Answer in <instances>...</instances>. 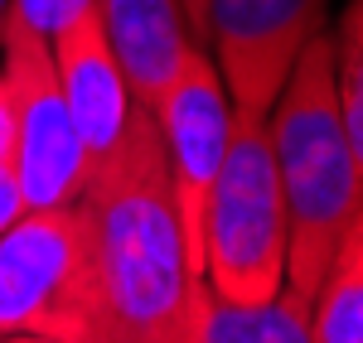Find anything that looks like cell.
I'll list each match as a JSON object with an SVG mask.
<instances>
[{"label": "cell", "mask_w": 363, "mask_h": 343, "mask_svg": "<svg viewBox=\"0 0 363 343\" xmlns=\"http://www.w3.org/2000/svg\"><path fill=\"white\" fill-rule=\"evenodd\" d=\"M83 203L107 343H194L203 276L189 257L150 112H136L116 155L87 174Z\"/></svg>", "instance_id": "1"}, {"label": "cell", "mask_w": 363, "mask_h": 343, "mask_svg": "<svg viewBox=\"0 0 363 343\" xmlns=\"http://www.w3.org/2000/svg\"><path fill=\"white\" fill-rule=\"evenodd\" d=\"M267 141L291 228L286 286L315 295L344 232L363 218V174L335 97V49L315 34L267 112Z\"/></svg>", "instance_id": "2"}, {"label": "cell", "mask_w": 363, "mask_h": 343, "mask_svg": "<svg viewBox=\"0 0 363 343\" xmlns=\"http://www.w3.org/2000/svg\"><path fill=\"white\" fill-rule=\"evenodd\" d=\"M0 339L107 343L83 199L20 213L0 232Z\"/></svg>", "instance_id": "3"}, {"label": "cell", "mask_w": 363, "mask_h": 343, "mask_svg": "<svg viewBox=\"0 0 363 343\" xmlns=\"http://www.w3.org/2000/svg\"><path fill=\"white\" fill-rule=\"evenodd\" d=\"M203 286L233 305H267L286 290L291 228L277 184L267 121L233 116L223 170L203 208Z\"/></svg>", "instance_id": "4"}, {"label": "cell", "mask_w": 363, "mask_h": 343, "mask_svg": "<svg viewBox=\"0 0 363 343\" xmlns=\"http://www.w3.org/2000/svg\"><path fill=\"white\" fill-rule=\"evenodd\" d=\"M0 78L10 97V170L20 184L25 213L78 203L87 189V150L78 141L73 112L63 102L54 49L25 29L5 25L0 39Z\"/></svg>", "instance_id": "5"}, {"label": "cell", "mask_w": 363, "mask_h": 343, "mask_svg": "<svg viewBox=\"0 0 363 343\" xmlns=\"http://www.w3.org/2000/svg\"><path fill=\"white\" fill-rule=\"evenodd\" d=\"M325 0H203L199 44L228 87L233 116L267 121L296 58L325 34Z\"/></svg>", "instance_id": "6"}, {"label": "cell", "mask_w": 363, "mask_h": 343, "mask_svg": "<svg viewBox=\"0 0 363 343\" xmlns=\"http://www.w3.org/2000/svg\"><path fill=\"white\" fill-rule=\"evenodd\" d=\"M150 121L160 131L174 208H179V223H184V237H189V257L203 276V247H199L203 208H208L213 179L223 170L228 141H233V102H228V87L203 44L184 58V68L174 73L165 97L155 102Z\"/></svg>", "instance_id": "7"}, {"label": "cell", "mask_w": 363, "mask_h": 343, "mask_svg": "<svg viewBox=\"0 0 363 343\" xmlns=\"http://www.w3.org/2000/svg\"><path fill=\"white\" fill-rule=\"evenodd\" d=\"M49 49H54L63 102H68L78 141L87 150V170H97L116 155V145L126 141L140 107L131 97V87H126V78H121V68H116L107 39H102L97 10L87 20H78L73 29H63Z\"/></svg>", "instance_id": "8"}, {"label": "cell", "mask_w": 363, "mask_h": 343, "mask_svg": "<svg viewBox=\"0 0 363 343\" xmlns=\"http://www.w3.org/2000/svg\"><path fill=\"white\" fill-rule=\"evenodd\" d=\"M97 25L140 112H155L184 58L199 49L184 0H97Z\"/></svg>", "instance_id": "9"}, {"label": "cell", "mask_w": 363, "mask_h": 343, "mask_svg": "<svg viewBox=\"0 0 363 343\" xmlns=\"http://www.w3.org/2000/svg\"><path fill=\"white\" fill-rule=\"evenodd\" d=\"M194 343H315L310 339V295L286 286L267 305H233L203 286L194 315Z\"/></svg>", "instance_id": "10"}, {"label": "cell", "mask_w": 363, "mask_h": 343, "mask_svg": "<svg viewBox=\"0 0 363 343\" xmlns=\"http://www.w3.org/2000/svg\"><path fill=\"white\" fill-rule=\"evenodd\" d=\"M310 339L363 343V218L344 232L320 286L310 295Z\"/></svg>", "instance_id": "11"}, {"label": "cell", "mask_w": 363, "mask_h": 343, "mask_svg": "<svg viewBox=\"0 0 363 343\" xmlns=\"http://www.w3.org/2000/svg\"><path fill=\"white\" fill-rule=\"evenodd\" d=\"M330 49H335L339 116H344V131H349V145H354V160L363 174V0H349L339 29L330 34Z\"/></svg>", "instance_id": "12"}, {"label": "cell", "mask_w": 363, "mask_h": 343, "mask_svg": "<svg viewBox=\"0 0 363 343\" xmlns=\"http://www.w3.org/2000/svg\"><path fill=\"white\" fill-rule=\"evenodd\" d=\"M97 10V0H10V25L54 44L63 29H73Z\"/></svg>", "instance_id": "13"}, {"label": "cell", "mask_w": 363, "mask_h": 343, "mask_svg": "<svg viewBox=\"0 0 363 343\" xmlns=\"http://www.w3.org/2000/svg\"><path fill=\"white\" fill-rule=\"evenodd\" d=\"M20 213H25V199H20L15 170H10V160H0V232L10 228V223H15Z\"/></svg>", "instance_id": "14"}, {"label": "cell", "mask_w": 363, "mask_h": 343, "mask_svg": "<svg viewBox=\"0 0 363 343\" xmlns=\"http://www.w3.org/2000/svg\"><path fill=\"white\" fill-rule=\"evenodd\" d=\"M10 97H5V78H0V160H10Z\"/></svg>", "instance_id": "15"}, {"label": "cell", "mask_w": 363, "mask_h": 343, "mask_svg": "<svg viewBox=\"0 0 363 343\" xmlns=\"http://www.w3.org/2000/svg\"><path fill=\"white\" fill-rule=\"evenodd\" d=\"M184 10H189V25H194V39H199V20H203V0H184Z\"/></svg>", "instance_id": "16"}, {"label": "cell", "mask_w": 363, "mask_h": 343, "mask_svg": "<svg viewBox=\"0 0 363 343\" xmlns=\"http://www.w3.org/2000/svg\"><path fill=\"white\" fill-rule=\"evenodd\" d=\"M5 25H10V0H0V39H5Z\"/></svg>", "instance_id": "17"}, {"label": "cell", "mask_w": 363, "mask_h": 343, "mask_svg": "<svg viewBox=\"0 0 363 343\" xmlns=\"http://www.w3.org/2000/svg\"><path fill=\"white\" fill-rule=\"evenodd\" d=\"M0 343H49V339H0Z\"/></svg>", "instance_id": "18"}]
</instances>
